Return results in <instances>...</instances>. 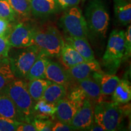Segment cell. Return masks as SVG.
Returning a JSON list of instances; mask_svg holds the SVG:
<instances>
[{
  "label": "cell",
  "instance_id": "cell-5",
  "mask_svg": "<svg viewBox=\"0 0 131 131\" xmlns=\"http://www.w3.org/2000/svg\"><path fill=\"white\" fill-rule=\"evenodd\" d=\"M94 122L105 131H115L120 129L124 115L120 104L102 101L94 105Z\"/></svg>",
  "mask_w": 131,
  "mask_h": 131
},
{
  "label": "cell",
  "instance_id": "cell-11",
  "mask_svg": "<svg viewBox=\"0 0 131 131\" xmlns=\"http://www.w3.org/2000/svg\"><path fill=\"white\" fill-rule=\"evenodd\" d=\"M82 104L66 96L57 103L53 118L59 122L70 124L77 111Z\"/></svg>",
  "mask_w": 131,
  "mask_h": 131
},
{
  "label": "cell",
  "instance_id": "cell-6",
  "mask_svg": "<svg viewBox=\"0 0 131 131\" xmlns=\"http://www.w3.org/2000/svg\"><path fill=\"white\" fill-rule=\"evenodd\" d=\"M15 49H10L8 55L11 69L16 78L25 80L40 50L35 45L25 48Z\"/></svg>",
  "mask_w": 131,
  "mask_h": 131
},
{
  "label": "cell",
  "instance_id": "cell-20",
  "mask_svg": "<svg viewBox=\"0 0 131 131\" xmlns=\"http://www.w3.org/2000/svg\"><path fill=\"white\" fill-rule=\"evenodd\" d=\"M112 101L118 104L129 103L131 100V86L129 80H119L118 84L112 93Z\"/></svg>",
  "mask_w": 131,
  "mask_h": 131
},
{
  "label": "cell",
  "instance_id": "cell-22",
  "mask_svg": "<svg viewBox=\"0 0 131 131\" xmlns=\"http://www.w3.org/2000/svg\"><path fill=\"white\" fill-rule=\"evenodd\" d=\"M114 12L119 23L128 25L131 21L130 0H114Z\"/></svg>",
  "mask_w": 131,
  "mask_h": 131
},
{
  "label": "cell",
  "instance_id": "cell-12",
  "mask_svg": "<svg viewBox=\"0 0 131 131\" xmlns=\"http://www.w3.org/2000/svg\"><path fill=\"white\" fill-rule=\"evenodd\" d=\"M66 70L70 78L75 82L89 77L95 72L103 71L99 63L95 60L83 62Z\"/></svg>",
  "mask_w": 131,
  "mask_h": 131
},
{
  "label": "cell",
  "instance_id": "cell-1",
  "mask_svg": "<svg viewBox=\"0 0 131 131\" xmlns=\"http://www.w3.org/2000/svg\"><path fill=\"white\" fill-rule=\"evenodd\" d=\"M85 19L88 36L98 39L105 38L109 25V12L102 0H91L85 10Z\"/></svg>",
  "mask_w": 131,
  "mask_h": 131
},
{
  "label": "cell",
  "instance_id": "cell-4",
  "mask_svg": "<svg viewBox=\"0 0 131 131\" xmlns=\"http://www.w3.org/2000/svg\"><path fill=\"white\" fill-rule=\"evenodd\" d=\"M125 51V32L115 29L111 33L102 59L106 73L115 74L123 61Z\"/></svg>",
  "mask_w": 131,
  "mask_h": 131
},
{
  "label": "cell",
  "instance_id": "cell-25",
  "mask_svg": "<svg viewBox=\"0 0 131 131\" xmlns=\"http://www.w3.org/2000/svg\"><path fill=\"white\" fill-rule=\"evenodd\" d=\"M10 4L15 13L17 17L25 21L32 16L29 0H6Z\"/></svg>",
  "mask_w": 131,
  "mask_h": 131
},
{
  "label": "cell",
  "instance_id": "cell-7",
  "mask_svg": "<svg viewBox=\"0 0 131 131\" xmlns=\"http://www.w3.org/2000/svg\"><path fill=\"white\" fill-rule=\"evenodd\" d=\"M59 23L68 37L88 38V29L86 19L77 6L68 9L60 18Z\"/></svg>",
  "mask_w": 131,
  "mask_h": 131
},
{
  "label": "cell",
  "instance_id": "cell-37",
  "mask_svg": "<svg viewBox=\"0 0 131 131\" xmlns=\"http://www.w3.org/2000/svg\"><path fill=\"white\" fill-rule=\"evenodd\" d=\"M91 131H104V129L101 126L98 125L95 123L94 122V123L93 124V125L92 126V127H91V129H90V130Z\"/></svg>",
  "mask_w": 131,
  "mask_h": 131
},
{
  "label": "cell",
  "instance_id": "cell-24",
  "mask_svg": "<svg viewBox=\"0 0 131 131\" xmlns=\"http://www.w3.org/2000/svg\"><path fill=\"white\" fill-rule=\"evenodd\" d=\"M15 78L11 69L9 58H0V93H3L8 84Z\"/></svg>",
  "mask_w": 131,
  "mask_h": 131
},
{
  "label": "cell",
  "instance_id": "cell-28",
  "mask_svg": "<svg viewBox=\"0 0 131 131\" xmlns=\"http://www.w3.org/2000/svg\"><path fill=\"white\" fill-rule=\"evenodd\" d=\"M0 18L11 23L16 20L17 16L10 4L6 0H0Z\"/></svg>",
  "mask_w": 131,
  "mask_h": 131
},
{
  "label": "cell",
  "instance_id": "cell-34",
  "mask_svg": "<svg viewBox=\"0 0 131 131\" xmlns=\"http://www.w3.org/2000/svg\"><path fill=\"white\" fill-rule=\"evenodd\" d=\"M52 131H70L74 130L73 127L70 124L59 122H55L52 129Z\"/></svg>",
  "mask_w": 131,
  "mask_h": 131
},
{
  "label": "cell",
  "instance_id": "cell-33",
  "mask_svg": "<svg viewBox=\"0 0 131 131\" xmlns=\"http://www.w3.org/2000/svg\"><path fill=\"white\" fill-rule=\"evenodd\" d=\"M61 9L66 10L77 6L81 0H55Z\"/></svg>",
  "mask_w": 131,
  "mask_h": 131
},
{
  "label": "cell",
  "instance_id": "cell-36",
  "mask_svg": "<svg viewBox=\"0 0 131 131\" xmlns=\"http://www.w3.org/2000/svg\"><path fill=\"white\" fill-rule=\"evenodd\" d=\"M10 23L4 19L0 18V36L7 34L10 27Z\"/></svg>",
  "mask_w": 131,
  "mask_h": 131
},
{
  "label": "cell",
  "instance_id": "cell-30",
  "mask_svg": "<svg viewBox=\"0 0 131 131\" xmlns=\"http://www.w3.org/2000/svg\"><path fill=\"white\" fill-rule=\"evenodd\" d=\"M19 121L0 116V131L16 130L18 126L21 123Z\"/></svg>",
  "mask_w": 131,
  "mask_h": 131
},
{
  "label": "cell",
  "instance_id": "cell-35",
  "mask_svg": "<svg viewBox=\"0 0 131 131\" xmlns=\"http://www.w3.org/2000/svg\"><path fill=\"white\" fill-rule=\"evenodd\" d=\"M17 131H37L32 123L21 122L16 128Z\"/></svg>",
  "mask_w": 131,
  "mask_h": 131
},
{
  "label": "cell",
  "instance_id": "cell-10",
  "mask_svg": "<svg viewBox=\"0 0 131 131\" xmlns=\"http://www.w3.org/2000/svg\"><path fill=\"white\" fill-rule=\"evenodd\" d=\"M45 78L49 81L68 88L73 81L70 78L66 69L56 62L49 60L45 70Z\"/></svg>",
  "mask_w": 131,
  "mask_h": 131
},
{
  "label": "cell",
  "instance_id": "cell-31",
  "mask_svg": "<svg viewBox=\"0 0 131 131\" xmlns=\"http://www.w3.org/2000/svg\"><path fill=\"white\" fill-rule=\"evenodd\" d=\"M7 34L0 36V58L8 57L9 50L12 48L8 41Z\"/></svg>",
  "mask_w": 131,
  "mask_h": 131
},
{
  "label": "cell",
  "instance_id": "cell-9",
  "mask_svg": "<svg viewBox=\"0 0 131 131\" xmlns=\"http://www.w3.org/2000/svg\"><path fill=\"white\" fill-rule=\"evenodd\" d=\"M94 105L91 101L86 99L78 108L70 123L74 130H90L94 123Z\"/></svg>",
  "mask_w": 131,
  "mask_h": 131
},
{
  "label": "cell",
  "instance_id": "cell-18",
  "mask_svg": "<svg viewBox=\"0 0 131 131\" xmlns=\"http://www.w3.org/2000/svg\"><path fill=\"white\" fill-rule=\"evenodd\" d=\"M0 116L24 122L20 113L7 95L0 93Z\"/></svg>",
  "mask_w": 131,
  "mask_h": 131
},
{
  "label": "cell",
  "instance_id": "cell-19",
  "mask_svg": "<svg viewBox=\"0 0 131 131\" xmlns=\"http://www.w3.org/2000/svg\"><path fill=\"white\" fill-rule=\"evenodd\" d=\"M49 60V57L43 52L40 51L37 60L33 64L27 74L26 75L25 80L30 81L39 78H45V70Z\"/></svg>",
  "mask_w": 131,
  "mask_h": 131
},
{
  "label": "cell",
  "instance_id": "cell-32",
  "mask_svg": "<svg viewBox=\"0 0 131 131\" xmlns=\"http://www.w3.org/2000/svg\"><path fill=\"white\" fill-rule=\"evenodd\" d=\"M131 53V26L129 25L125 32V51L123 61L128 59Z\"/></svg>",
  "mask_w": 131,
  "mask_h": 131
},
{
  "label": "cell",
  "instance_id": "cell-27",
  "mask_svg": "<svg viewBox=\"0 0 131 131\" xmlns=\"http://www.w3.org/2000/svg\"><path fill=\"white\" fill-rule=\"evenodd\" d=\"M66 97L69 99L83 104L85 100L87 99L86 95L81 88L78 86L76 82L71 84L67 88Z\"/></svg>",
  "mask_w": 131,
  "mask_h": 131
},
{
  "label": "cell",
  "instance_id": "cell-8",
  "mask_svg": "<svg viewBox=\"0 0 131 131\" xmlns=\"http://www.w3.org/2000/svg\"><path fill=\"white\" fill-rule=\"evenodd\" d=\"M36 27L27 21L11 24L7 35L11 47L25 48L35 45L34 35Z\"/></svg>",
  "mask_w": 131,
  "mask_h": 131
},
{
  "label": "cell",
  "instance_id": "cell-13",
  "mask_svg": "<svg viewBox=\"0 0 131 131\" xmlns=\"http://www.w3.org/2000/svg\"><path fill=\"white\" fill-rule=\"evenodd\" d=\"M32 15L42 18L56 14L60 9L55 0H29Z\"/></svg>",
  "mask_w": 131,
  "mask_h": 131
},
{
  "label": "cell",
  "instance_id": "cell-26",
  "mask_svg": "<svg viewBox=\"0 0 131 131\" xmlns=\"http://www.w3.org/2000/svg\"><path fill=\"white\" fill-rule=\"evenodd\" d=\"M56 111L55 105L51 103H47L43 100L36 101L34 106V113L35 116L50 118L54 119L53 116Z\"/></svg>",
  "mask_w": 131,
  "mask_h": 131
},
{
  "label": "cell",
  "instance_id": "cell-14",
  "mask_svg": "<svg viewBox=\"0 0 131 131\" xmlns=\"http://www.w3.org/2000/svg\"><path fill=\"white\" fill-rule=\"evenodd\" d=\"M76 83L84 92L87 99L91 101L94 104L104 101L105 96L101 94L99 83L94 77L91 76L77 81Z\"/></svg>",
  "mask_w": 131,
  "mask_h": 131
},
{
  "label": "cell",
  "instance_id": "cell-17",
  "mask_svg": "<svg viewBox=\"0 0 131 131\" xmlns=\"http://www.w3.org/2000/svg\"><path fill=\"white\" fill-rule=\"evenodd\" d=\"M59 58L63 66L66 69L86 61L81 55L67 42H65L64 45Z\"/></svg>",
  "mask_w": 131,
  "mask_h": 131
},
{
  "label": "cell",
  "instance_id": "cell-15",
  "mask_svg": "<svg viewBox=\"0 0 131 131\" xmlns=\"http://www.w3.org/2000/svg\"><path fill=\"white\" fill-rule=\"evenodd\" d=\"M92 77L96 80L100 87L101 94L103 96H111L118 84L119 78L114 74L104 72H95Z\"/></svg>",
  "mask_w": 131,
  "mask_h": 131
},
{
  "label": "cell",
  "instance_id": "cell-29",
  "mask_svg": "<svg viewBox=\"0 0 131 131\" xmlns=\"http://www.w3.org/2000/svg\"><path fill=\"white\" fill-rule=\"evenodd\" d=\"M32 124L35 127L37 131L52 130L55 122L50 118L35 116L32 120Z\"/></svg>",
  "mask_w": 131,
  "mask_h": 131
},
{
  "label": "cell",
  "instance_id": "cell-23",
  "mask_svg": "<svg viewBox=\"0 0 131 131\" xmlns=\"http://www.w3.org/2000/svg\"><path fill=\"white\" fill-rule=\"evenodd\" d=\"M52 82L45 78L32 80L27 83V89L31 97L35 102L41 100L47 87Z\"/></svg>",
  "mask_w": 131,
  "mask_h": 131
},
{
  "label": "cell",
  "instance_id": "cell-3",
  "mask_svg": "<svg viewBox=\"0 0 131 131\" xmlns=\"http://www.w3.org/2000/svg\"><path fill=\"white\" fill-rule=\"evenodd\" d=\"M34 42L41 52L53 58H59L65 43L61 33L52 24L36 27Z\"/></svg>",
  "mask_w": 131,
  "mask_h": 131
},
{
  "label": "cell",
  "instance_id": "cell-2",
  "mask_svg": "<svg viewBox=\"0 0 131 131\" xmlns=\"http://www.w3.org/2000/svg\"><path fill=\"white\" fill-rule=\"evenodd\" d=\"M3 93L10 98L23 118L24 122L32 123L35 115V102L29 94L27 82L23 79L15 78L8 84Z\"/></svg>",
  "mask_w": 131,
  "mask_h": 131
},
{
  "label": "cell",
  "instance_id": "cell-21",
  "mask_svg": "<svg viewBox=\"0 0 131 131\" xmlns=\"http://www.w3.org/2000/svg\"><path fill=\"white\" fill-rule=\"evenodd\" d=\"M66 94L67 89L65 86L52 82L46 89L41 100L56 105L59 101L66 96Z\"/></svg>",
  "mask_w": 131,
  "mask_h": 131
},
{
  "label": "cell",
  "instance_id": "cell-16",
  "mask_svg": "<svg viewBox=\"0 0 131 131\" xmlns=\"http://www.w3.org/2000/svg\"><path fill=\"white\" fill-rule=\"evenodd\" d=\"M67 43L71 45L81 55L86 61L95 60L94 51L87 38L66 37Z\"/></svg>",
  "mask_w": 131,
  "mask_h": 131
}]
</instances>
